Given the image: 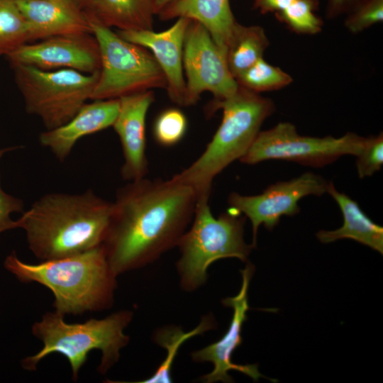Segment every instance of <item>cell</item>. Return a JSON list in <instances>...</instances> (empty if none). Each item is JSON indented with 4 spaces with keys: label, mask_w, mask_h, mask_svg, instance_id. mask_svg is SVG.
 <instances>
[{
    "label": "cell",
    "mask_w": 383,
    "mask_h": 383,
    "mask_svg": "<svg viewBox=\"0 0 383 383\" xmlns=\"http://www.w3.org/2000/svg\"><path fill=\"white\" fill-rule=\"evenodd\" d=\"M64 315L54 311L45 313L40 321L34 323L31 331L40 340L43 347L36 354L21 360L26 370L34 371L46 356L59 353L65 357L72 369L73 381L93 350L101 352L98 372L104 374L120 358L121 350L130 341L124 333L133 312L121 310L101 319L91 318L82 323H67Z\"/></svg>",
    "instance_id": "5b68a950"
},
{
    "label": "cell",
    "mask_w": 383,
    "mask_h": 383,
    "mask_svg": "<svg viewBox=\"0 0 383 383\" xmlns=\"http://www.w3.org/2000/svg\"><path fill=\"white\" fill-rule=\"evenodd\" d=\"M327 192L338 204L343 216V226L334 231H320L316 233L322 243L348 238L383 253V228L374 223L360 209L358 204L344 193L338 192L332 182Z\"/></svg>",
    "instance_id": "d6986e66"
},
{
    "label": "cell",
    "mask_w": 383,
    "mask_h": 383,
    "mask_svg": "<svg viewBox=\"0 0 383 383\" xmlns=\"http://www.w3.org/2000/svg\"><path fill=\"white\" fill-rule=\"evenodd\" d=\"M29 43L27 23L16 0H0V56Z\"/></svg>",
    "instance_id": "603a6c76"
},
{
    "label": "cell",
    "mask_w": 383,
    "mask_h": 383,
    "mask_svg": "<svg viewBox=\"0 0 383 383\" xmlns=\"http://www.w3.org/2000/svg\"><path fill=\"white\" fill-rule=\"evenodd\" d=\"M347 12L345 26L357 33L382 21L383 0H357Z\"/></svg>",
    "instance_id": "4316f807"
},
{
    "label": "cell",
    "mask_w": 383,
    "mask_h": 383,
    "mask_svg": "<svg viewBox=\"0 0 383 383\" xmlns=\"http://www.w3.org/2000/svg\"><path fill=\"white\" fill-rule=\"evenodd\" d=\"M196 202V192L172 178L143 177L121 187L101 245L113 272L140 269L177 247Z\"/></svg>",
    "instance_id": "6da1fadb"
},
{
    "label": "cell",
    "mask_w": 383,
    "mask_h": 383,
    "mask_svg": "<svg viewBox=\"0 0 383 383\" xmlns=\"http://www.w3.org/2000/svg\"><path fill=\"white\" fill-rule=\"evenodd\" d=\"M235 81L239 86L260 93L282 89L293 79L288 73L262 57L237 76Z\"/></svg>",
    "instance_id": "cb8c5ba5"
},
{
    "label": "cell",
    "mask_w": 383,
    "mask_h": 383,
    "mask_svg": "<svg viewBox=\"0 0 383 383\" xmlns=\"http://www.w3.org/2000/svg\"><path fill=\"white\" fill-rule=\"evenodd\" d=\"M190 19L180 17L169 28L152 30H116L123 38L148 49L162 70L166 90L170 100L184 106L185 79L183 70L184 42Z\"/></svg>",
    "instance_id": "5bb4252c"
},
{
    "label": "cell",
    "mask_w": 383,
    "mask_h": 383,
    "mask_svg": "<svg viewBox=\"0 0 383 383\" xmlns=\"http://www.w3.org/2000/svg\"><path fill=\"white\" fill-rule=\"evenodd\" d=\"M118 99L119 109L112 127L119 137L124 159L121 174L131 182L142 179L148 173L145 120L155 95L148 90Z\"/></svg>",
    "instance_id": "9a60e30c"
},
{
    "label": "cell",
    "mask_w": 383,
    "mask_h": 383,
    "mask_svg": "<svg viewBox=\"0 0 383 383\" xmlns=\"http://www.w3.org/2000/svg\"><path fill=\"white\" fill-rule=\"evenodd\" d=\"M270 44L262 27L257 25L244 26L237 23L231 35L226 51V62L233 77L252 66L259 59Z\"/></svg>",
    "instance_id": "44dd1931"
},
{
    "label": "cell",
    "mask_w": 383,
    "mask_h": 383,
    "mask_svg": "<svg viewBox=\"0 0 383 383\" xmlns=\"http://www.w3.org/2000/svg\"><path fill=\"white\" fill-rule=\"evenodd\" d=\"M10 66L26 112L39 117L46 130L69 121L91 99L99 72L85 74L70 69Z\"/></svg>",
    "instance_id": "ba28073f"
},
{
    "label": "cell",
    "mask_w": 383,
    "mask_h": 383,
    "mask_svg": "<svg viewBox=\"0 0 383 383\" xmlns=\"http://www.w3.org/2000/svg\"><path fill=\"white\" fill-rule=\"evenodd\" d=\"M365 139L353 133L340 138L301 135L292 123L280 122L269 130L260 131L240 161L255 165L268 160H283L321 167L343 155L357 156Z\"/></svg>",
    "instance_id": "9c48e42d"
},
{
    "label": "cell",
    "mask_w": 383,
    "mask_h": 383,
    "mask_svg": "<svg viewBox=\"0 0 383 383\" xmlns=\"http://www.w3.org/2000/svg\"><path fill=\"white\" fill-rule=\"evenodd\" d=\"M318 7V4L313 0H294L275 16L292 31L313 35L319 33L323 26L322 20L315 13Z\"/></svg>",
    "instance_id": "d4e9b609"
},
{
    "label": "cell",
    "mask_w": 383,
    "mask_h": 383,
    "mask_svg": "<svg viewBox=\"0 0 383 383\" xmlns=\"http://www.w3.org/2000/svg\"><path fill=\"white\" fill-rule=\"evenodd\" d=\"M328 182L321 176L306 172L288 181L277 182L261 194L254 196L232 192L228 199L230 209L243 213L252 223V243L256 247L257 233L261 224L269 231L282 216H294L300 211L299 201L309 195L321 196L327 192Z\"/></svg>",
    "instance_id": "8fae6325"
},
{
    "label": "cell",
    "mask_w": 383,
    "mask_h": 383,
    "mask_svg": "<svg viewBox=\"0 0 383 383\" xmlns=\"http://www.w3.org/2000/svg\"><path fill=\"white\" fill-rule=\"evenodd\" d=\"M4 267L19 281L36 282L54 296L55 311L79 315L112 307L117 275L111 270L102 245L77 255L29 264L13 251Z\"/></svg>",
    "instance_id": "3957f363"
},
{
    "label": "cell",
    "mask_w": 383,
    "mask_h": 383,
    "mask_svg": "<svg viewBox=\"0 0 383 383\" xmlns=\"http://www.w3.org/2000/svg\"><path fill=\"white\" fill-rule=\"evenodd\" d=\"M254 271V265L247 263L245 267L240 270L242 284L240 292L235 296L222 300L223 305L231 308L233 311L228 328L224 335L218 341L191 354L194 362H209L213 365L211 372L201 377L200 379L203 382H232L233 378L228 374L231 370L242 372L255 381L261 377H265L258 371L257 365H238L231 360L235 350L242 344V328L250 309L248 292Z\"/></svg>",
    "instance_id": "4fadbf2b"
},
{
    "label": "cell",
    "mask_w": 383,
    "mask_h": 383,
    "mask_svg": "<svg viewBox=\"0 0 383 383\" xmlns=\"http://www.w3.org/2000/svg\"><path fill=\"white\" fill-rule=\"evenodd\" d=\"M10 65H25L43 70H74L85 74L99 72V45L92 33L55 35L29 42L6 56Z\"/></svg>",
    "instance_id": "7c38bea8"
},
{
    "label": "cell",
    "mask_w": 383,
    "mask_h": 383,
    "mask_svg": "<svg viewBox=\"0 0 383 383\" xmlns=\"http://www.w3.org/2000/svg\"><path fill=\"white\" fill-rule=\"evenodd\" d=\"M273 101L241 86L229 97L212 100L210 115L223 110L220 126L202 154L172 178L192 187L199 197H209L214 178L247 152L265 121L274 112Z\"/></svg>",
    "instance_id": "277c9868"
},
{
    "label": "cell",
    "mask_w": 383,
    "mask_h": 383,
    "mask_svg": "<svg viewBox=\"0 0 383 383\" xmlns=\"http://www.w3.org/2000/svg\"><path fill=\"white\" fill-rule=\"evenodd\" d=\"M17 148L19 147L0 148V160L4 153ZM23 208V203L20 199L6 193L2 189L0 180V233L18 228L16 221L12 220L11 214L13 212H22Z\"/></svg>",
    "instance_id": "f1b7e54d"
},
{
    "label": "cell",
    "mask_w": 383,
    "mask_h": 383,
    "mask_svg": "<svg viewBox=\"0 0 383 383\" xmlns=\"http://www.w3.org/2000/svg\"><path fill=\"white\" fill-rule=\"evenodd\" d=\"M358 177H370L379 171L383 164V135L365 138L363 148L357 156Z\"/></svg>",
    "instance_id": "83f0119b"
},
{
    "label": "cell",
    "mask_w": 383,
    "mask_h": 383,
    "mask_svg": "<svg viewBox=\"0 0 383 383\" xmlns=\"http://www.w3.org/2000/svg\"><path fill=\"white\" fill-rule=\"evenodd\" d=\"M88 17L101 57L91 100L119 99L153 89H166L165 74L148 49L123 38L111 28Z\"/></svg>",
    "instance_id": "52a82bcc"
},
{
    "label": "cell",
    "mask_w": 383,
    "mask_h": 383,
    "mask_svg": "<svg viewBox=\"0 0 383 383\" xmlns=\"http://www.w3.org/2000/svg\"><path fill=\"white\" fill-rule=\"evenodd\" d=\"M112 202L91 190L79 194L50 193L34 202L16 220L29 249L48 260L86 252L102 245Z\"/></svg>",
    "instance_id": "7a4b0ae2"
},
{
    "label": "cell",
    "mask_w": 383,
    "mask_h": 383,
    "mask_svg": "<svg viewBox=\"0 0 383 383\" xmlns=\"http://www.w3.org/2000/svg\"><path fill=\"white\" fill-rule=\"evenodd\" d=\"M314 2H316V4H319V0H313Z\"/></svg>",
    "instance_id": "836d02e7"
},
{
    "label": "cell",
    "mask_w": 383,
    "mask_h": 383,
    "mask_svg": "<svg viewBox=\"0 0 383 383\" xmlns=\"http://www.w3.org/2000/svg\"><path fill=\"white\" fill-rule=\"evenodd\" d=\"M85 11L101 24L117 30L153 29L152 0H93Z\"/></svg>",
    "instance_id": "ffe728a7"
},
{
    "label": "cell",
    "mask_w": 383,
    "mask_h": 383,
    "mask_svg": "<svg viewBox=\"0 0 383 383\" xmlns=\"http://www.w3.org/2000/svg\"><path fill=\"white\" fill-rule=\"evenodd\" d=\"M183 70L184 106L196 104L204 91H210L213 101L223 100L234 94L238 87L225 55L209 31L193 20L189 23L184 38Z\"/></svg>",
    "instance_id": "30bf717a"
},
{
    "label": "cell",
    "mask_w": 383,
    "mask_h": 383,
    "mask_svg": "<svg viewBox=\"0 0 383 383\" xmlns=\"http://www.w3.org/2000/svg\"><path fill=\"white\" fill-rule=\"evenodd\" d=\"M157 15L162 21L184 17L197 21L209 31L225 56L238 23L229 0H176Z\"/></svg>",
    "instance_id": "ac0fdd59"
},
{
    "label": "cell",
    "mask_w": 383,
    "mask_h": 383,
    "mask_svg": "<svg viewBox=\"0 0 383 383\" xmlns=\"http://www.w3.org/2000/svg\"><path fill=\"white\" fill-rule=\"evenodd\" d=\"M176 0H152L155 14L157 15L163 9Z\"/></svg>",
    "instance_id": "1f68e13d"
},
{
    "label": "cell",
    "mask_w": 383,
    "mask_h": 383,
    "mask_svg": "<svg viewBox=\"0 0 383 383\" xmlns=\"http://www.w3.org/2000/svg\"><path fill=\"white\" fill-rule=\"evenodd\" d=\"M357 0H328L326 16L335 18L347 12Z\"/></svg>",
    "instance_id": "4dcf8cb0"
},
{
    "label": "cell",
    "mask_w": 383,
    "mask_h": 383,
    "mask_svg": "<svg viewBox=\"0 0 383 383\" xmlns=\"http://www.w3.org/2000/svg\"><path fill=\"white\" fill-rule=\"evenodd\" d=\"M215 326L216 322L213 316L208 314L202 318L201 322L195 328L188 332H184L179 327L174 326H167L157 329L153 335V341L167 350L165 359L152 375L145 379L135 382H172V365L180 346L187 340L213 329Z\"/></svg>",
    "instance_id": "7402d4cb"
},
{
    "label": "cell",
    "mask_w": 383,
    "mask_h": 383,
    "mask_svg": "<svg viewBox=\"0 0 383 383\" xmlns=\"http://www.w3.org/2000/svg\"><path fill=\"white\" fill-rule=\"evenodd\" d=\"M293 1L294 0H252L254 8L263 14L279 13Z\"/></svg>",
    "instance_id": "f546056e"
},
{
    "label": "cell",
    "mask_w": 383,
    "mask_h": 383,
    "mask_svg": "<svg viewBox=\"0 0 383 383\" xmlns=\"http://www.w3.org/2000/svg\"><path fill=\"white\" fill-rule=\"evenodd\" d=\"M187 119L177 108H169L160 112L155 118L152 133L156 142L162 146H172L184 136Z\"/></svg>",
    "instance_id": "484cf974"
},
{
    "label": "cell",
    "mask_w": 383,
    "mask_h": 383,
    "mask_svg": "<svg viewBox=\"0 0 383 383\" xmlns=\"http://www.w3.org/2000/svg\"><path fill=\"white\" fill-rule=\"evenodd\" d=\"M92 101L87 102L65 124L40 134V145L49 148L59 160L64 161L82 138L113 126L119 109V99Z\"/></svg>",
    "instance_id": "e0dca14e"
},
{
    "label": "cell",
    "mask_w": 383,
    "mask_h": 383,
    "mask_svg": "<svg viewBox=\"0 0 383 383\" xmlns=\"http://www.w3.org/2000/svg\"><path fill=\"white\" fill-rule=\"evenodd\" d=\"M28 26L29 42L69 34L91 33L84 10L72 0H16Z\"/></svg>",
    "instance_id": "2e32d148"
},
{
    "label": "cell",
    "mask_w": 383,
    "mask_h": 383,
    "mask_svg": "<svg viewBox=\"0 0 383 383\" xmlns=\"http://www.w3.org/2000/svg\"><path fill=\"white\" fill-rule=\"evenodd\" d=\"M209 199H197L192 226L177 245L180 257L176 268L179 285L186 292L195 291L206 283L207 270L215 261L235 257L247 262L255 248L244 240L246 217L228 209L215 218Z\"/></svg>",
    "instance_id": "8992f818"
},
{
    "label": "cell",
    "mask_w": 383,
    "mask_h": 383,
    "mask_svg": "<svg viewBox=\"0 0 383 383\" xmlns=\"http://www.w3.org/2000/svg\"><path fill=\"white\" fill-rule=\"evenodd\" d=\"M83 10H86L93 0H72Z\"/></svg>",
    "instance_id": "d6a6232c"
}]
</instances>
